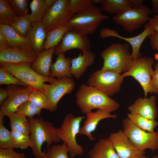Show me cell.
I'll list each match as a JSON object with an SVG mask.
<instances>
[{"label": "cell", "mask_w": 158, "mask_h": 158, "mask_svg": "<svg viewBox=\"0 0 158 158\" xmlns=\"http://www.w3.org/2000/svg\"><path fill=\"white\" fill-rule=\"evenodd\" d=\"M76 104L83 114L97 109L109 113L117 110L120 104L109 96L95 88L83 84L76 95Z\"/></svg>", "instance_id": "6da1fadb"}, {"label": "cell", "mask_w": 158, "mask_h": 158, "mask_svg": "<svg viewBox=\"0 0 158 158\" xmlns=\"http://www.w3.org/2000/svg\"><path fill=\"white\" fill-rule=\"evenodd\" d=\"M30 127V147L35 158H44L46 150L42 151L43 144L46 142L47 147L53 143L61 142L56 128L50 122L42 118H28Z\"/></svg>", "instance_id": "7a4b0ae2"}, {"label": "cell", "mask_w": 158, "mask_h": 158, "mask_svg": "<svg viewBox=\"0 0 158 158\" xmlns=\"http://www.w3.org/2000/svg\"><path fill=\"white\" fill-rule=\"evenodd\" d=\"M100 55L104 60L101 70L111 71L119 74L128 71L134 60L129 46L125 43H113L102 51Z\"/></svg>", "instance_id": "3957f363"}, {"label": "cell", "mask_w": 158, "mask_h": 158, "mask_svg": "<svg viewBox=\"0 0 158 158\" xmlns=\"http://www.w3.org/2000/svg\"><path fill=\"white\" fill-rule=\"evenodd\" d=\"M102 8L92 3L85 10L74 14L66 25L82 34H92L102 22L110 18L102 14Z\"/></svg>", "instance_id": "277c9868"}, {"label": "cell", "mask_w": 158, "mask_h": 158, "mask_svg": "<svg viewBox=\"0 0 158 158\" xmlns=\"http://www.w3.org/2000/svg\"><path fill=\"white\" fill-rule=\"evenodd\" d=\"M85 117H75L71 113L68 114L65 116L61 127L56 128L60 138L68 148L72 158L81 155L84 152L83 147L77 143L76 138L79 134L80 123Z\"/></svg>", "instance_id": "5b68a950"}, {"label": "cell", "mask_w": 158, "mask_h": 158, "mask_svg": "<svg viewBox=\"0 0 158 158\" xmlns=\"http://www.w3.org/2000/svg\"><path fill=\"white\" fill-rule=\"evenodd\" d=\"M0 68H2L16 77L27 87L44 93L43 85L44 83H52L56 79L54 78L45 77L41 75L33 70L30 66L0 63Z\"/></svg>", "instance_id": "8992f818"}, {"label": "cell", "mask_w": 158, "mask_h": 158, "mask_svg": "<svg viewBox=\"0 0 158 158\" xmlns=\"http://www.w3.org/2000/svg\"><path fill=\"white\" fill-rule=\"evenodd\" d=\"M123 131L134 146L140 151L158 149V132H149L138 128L127 117L122 120Z\"/></svg>", "instance_id": "52a82bcc"}, {"label": "cell", "mask_w": 158, "mask_h": 158, "mask_svg": "<svg viewBox=\"0 0 158 158\" xmlns=\"http://www.w3.org/2000/svg\"><path fill=\"white\" fill-rule=\"evenodd\" d=\"M154 60L150 57H139L133 60L130 69L122 75L124 78L132 76L138 81L143 89L145 97H146L149 92L158 93V91L153 87L151 82L153 71L152 66Z\"/></svg>", "instance_id": "ba28073f"}, {"label": "cell", "mask_w": 158, "mask_h": 158, "mask_svg": "<svg viewBox=\"0 0 158 158\" xmlns=\"http://www.w3.org/2000/svg\"><path fill=\"white\" fill-rule=\"evenodd\" d=\"M124 78L114 71L101 69L93 72L87 83L108 96H112L119 91Z\"/></svg>", "instance_id": "9c48e42d"}, {"label": "cell", "mask_w": 158, "mask_h": 158, "mask_svg": "<svg viewBox=\"0 0 158 158\" xmlns=\"http://www.w3.org/2000/svg\"><path fill=\"white\" fill-rule=\"evenodd\" d=\"M152 11L146 5L141 4L115 15L113 22L121 25L125 30L132 32L149 20V15Z\"/></svg>", "instance_id": "30bf717a"}, {"label": "cell", "mask_w": 158, "mask_h": 158, "mask_svg": "<svg viewBox=\"0 0 158 158\" xmlns=\"http://www.w3.org/2000/svg\"><path fill=\"white\" fill-rule=\"evenodd\" d=\"M74 14L68 0H56L45 13L41 23L47 32L66 25Z\"/></svg>", "instance_id": "8fae6325"}, {"label": "cell", "mask_w": 158, "mask_h": 158, "mask_svg": "<svg viewBox=\"0 0 158 158\" xmlns=\"http://www.w3.org/2000/svg\"><path fill=\"white\" fill-rule=\"evenodd\" d=\"M7 97L0 104V111L8 117L16 112L23 103L29 100V95L33 90L28 87H24L16 85H8L6 88Z\"/></svg>", "instance_id": "7c38bea8"}, {"label": "cell", "mask_w": 158, "mask_h": 158, "mask_svg": "<svg viewBox=\"0 0 158 158\" xmlns=\"http://www.w3.org/2000/svg\"><path fill=\"white\" fill-rule=\"evenodd\" d=\"M75 86V81L72 78H57L50 84H44V93L54 111L58 109L57 104L61 99L65 95L71 93Z\"/></svg>", "instance_id": "4fadbf2b"}, {"label": "cell", "mask_w": 158, "mask_h": 158, "mask_svg": "<svg viewBox=\"0 0 158 158\" xmlns=\"http://www.w3.org/2000/svg\"><path fill=\"white\" fill-rule=\"evenodd\" d=\"M37 55L32 48H0V63L30 66Z\"/></svg>", "instance_id": "5bb4252c"}, {"label": "cell", "mask_w": 158, "mask_h": 158, "mask_svg": "<svg viewBox=\"0 0 158 158\" xmlns=\"http://www.w3.org/2000/svg\"><path fill=\"white\" fill-rule=\"evenodd\" d=\"M90 40L87 35L82 34L71 29L64 35L60 44L55 48L54 53L56 55L64 54L73 49H78L83 53L90 50Z\"/></svg>", "instance_id": "9a60e30c"}, {"label": "cell", "mask_w": 158, "mask_h": 158, "mask_svg": "<svg viewBox=\"0 0 158 158\" xmlns=\"http://www.w3.org/2000/svg\"><path fill=\"white\" fill-rule=\"evenodd\" d=\"M144 30L139 35L131 37H126L120 35L116 31L108 28L102 29L100 32V35L102 39L113 37L125 40L130 43L132 46L131 53L133 60L141 56L140 49L141 46L146 38L154 31L152 27L149 23L144 25Z\"/></svg>", "instance_id": "2e32d148"}, {"label": "cell", "mask_w": 158, "mask_h": 158, "mask_svg": "<svg viewBox=\"0 0 158 158\" xmlns=\"http://www.w3.org/2000/svg\"><path fill=\"white\" fill-rule=\"evenodd\" d=\"M120 158H132L145 154L136 148L122 130L111 133L108 138Z\"/></svg>", "instance_id": "e0dca14e"}, {"label": "cell", "mask_w": 158, "mask_h": 158, "mask_svg": "<svg viewBox=\"0 0 158 158\" xmlns=\"http://www.w3.org/2000/svg\"><path fill=\"white\" fill-rule=\"evenodd\" d=\"M156 97L152 96L147 98L139 97L129 106L130 113L138 115L149 119L155 120L157 116Z\"/></svg>", "instance_id": "ac0fdd59"}, {"label": "cell", "mask_w": 158, "mask_h": 158, "mask_svg": "<svg viewBox=\"0 0 158 158\" xmlns=\"http://www.w3.org/2000/svg\"><path fill=\"white\" fill-rule=\"evenodd\" d=\"M86 114V119L80 128L79 134L86 136L90 141L96 140V138L91 133L95 130L100 121L107 118L116 119L117 117L116 114H111V113L100 109H97L94 112H90Z\"/></svg>", "instance_id": "d6986e66"}, {"label": "cell", "mask_w": 158, "mask_h": 158, "mask_svg": "<svg viewBox=\"0 0 158 158\" xmlns=\"http://www.w3.org/2000/svg\"><path fill=\"white\" fill-rule=\"evenodd\" d=\"M80 53L77 57L72 59L71 73L77 80L86 71L87 68L92 65L94 62L95 55L90 50Z\"/></svg>", "instance_id": "ffe728a7"}, {"label": "cell", "mask_w": 158, "mask_h": 158, "mask_svg": "<svg viewBox=\"0 0 158 158\" xmlns=\"http://www.w3.org/2000/svg\"><path fill=\"white\" fill-rule=\"evenodd\" d=\"M47 32L41 22L32 23L25 37L38 54L42 51Z\"/></svg>", "instance_id": "44dd1931"}, {"label": "cell", "mask_w": 158, "mask_h": 158, "mask_svg": "<svg viewBox=\"0 0 158 158\" xmlns=\"http://www.w3.org/2000/svg\"><path fill=\"white\" fill-rule=\"evenodd\" d=\"M55 48L45 49L38 54L36 60L30 65L32 68L40 75L50 77V68Z\"/></svg>", "instance_id": "7402d4cb"}, {"label": "cell", "mask_w": 158, "mask_h": 158, "mask_svg": "<svg viewBox=\"0 0 158 158\" xmlns=\"http://www.w3.org/2000/svg\"><path fill=\"white\" fill-rule=\"evenodd\" d=\"M90 158H120L110 140L101 138L88 152Z\"/></svg>", "instance_id": "603a6c76"}, {"label": "cell", "mask_w": 158, "mask_h": 158, "mask_svg": "<svg viewBox=\"0 0 158 158\" xmlns=\"http://www.w3.org/2000/svg\"><path fill=\"white\" fill-rule=\"evenodd\" d=\"M143 1V0H103L102 9L104 12L116 15L142 4Z\"/></svg>", "instance_id": "cb8c5ba5"}, {"label": "cell", "mask_w": 158, "mask_h": 158, "mask_svg": "<svg viewBox=\"0 0 158 158\" xmlns=\"http://www.w3.org/2000/svg\"><path fill=\"white\" fill-rule=\"evenodd\" d=\"M57 55L56 61L51 65L50 77L72 78L73 75L71 73L72 59L66 57L62 53Z\"/></svg>", "instance_id": "d4e9b609"}, {"label": "cell", "mask_w": 158, "mask_h": 158, "mask_svg": "<svg viewBox=\"0 0 158 158\" xmlns=\"http://www.w3.org/2000/svg\"><path fill=\"white\" fill-rule=\"evenodd\" d=\"M0 32L12 48H32L27 38L19 34L10 26L0 24Z\"/></svg>", "instance_id": "484cf974"}, {"label": "cell", "mask_w": 158, "mask_h": 158, "mask_svg": "<svg viewBox=\"0 0 158 158\" xmlns=\"http://www.w3.org/2000/svg\"><path fill=\"white\" fill-rule=\"evenodd\" d=\"M56 0H33L30 4L31 13L27 15L32 23L41 22L45 14Z\"/></svg>", "instance_id": "4316f807"}, {"label": "cell", "mask_w": 158, "mask_h": 158, "mask_svg": "<svg viewBox=\"0 0 158 158\" xmlns=\"http://www.w3.org/2000/svg\"><path fill=\"white\" fill-rule=\"evenodd\" d=\"M71 28L65 25L47 32L43 46V49L57 46L61 42L65 34Z\"/></svg>", "instance_id": "83f0119b"}, {"label": "cell", "mask_w": 158, "mask_h": 158, "mask_svg": "<svg viewBox=\"0 0 158 158\" xmlns=\"http://www.w3.org/2000/svg\"><path fill=\"white\" fill-rule=\"evenodd\" d=\"M10 126L11 130L18 131L29 135L30 133V127L29 121L26 117L15 112L9 116Z\"/></svg>", "instance_id": "f1b7e54d"}, {"label": "cell", "mask_w": 158, "mask_h": 158, "mask_svg": "<svg viewBox=\"0 0 158 158\" xmlns=\"http://www.w3.org/2000/svg\"><path fill=\"white\" fill-rule=\"evenodd\" d=\"M18 17L8 0H0V24L11 26Z\"/></svg>", "instance_id": "f546056e"}, {"label": "cell", "mask_w": 158, "mask_h": 158, "mask_svg": "<svg viewBox=\"0 0 158 158\" xmlns=\"http://www.w3.org/2000/svg\"><path fill=\"white\" fill-rule=\"evenodd\" d=\"M127 116L129 119L137 126L148 132H154L155 128L158 126V122L155 120L149 119L130 113L128 114Z\"/></svg>", "instance_id": "4dcf8cb0"}, {"label": "cell", "mask_w": 158, "mask_h": 158, "mask_svg": "<svg viewBox=\"0 0 158 158\" xmlns=\"http://www.w3.org/2000/svg\"><path fill=\"white\" fill-rule=\"evenodd\" d=\"M13 148L26 149L31 145L30 136L18 131L11 130Z\"/></svg>", "instance_id": "1f68e13d"}, {"label": "cell", "mask_w": 158, "mask_h": 158, "mask_svg": "<svg viewBox=\"0 0 158 158\" xmlns=\"http://www.w3.org/2000/svg\"><path fill=\"white\" fill-rule=\"evenodd\" d=\"M29 100L38 107L54 111L46 95L40 91L33 90L29 95Z\"/></svg>", "instance_id": "d6a6232c"}, {"label": "cell", "mask_w": 158, "mask_h": 158, "mask_svg": "<svg viewBox=\"0 0 158 158\" xmlns=\"http://www.w3.org/2000/svg\"><path fill=\"white\" fill-rule=\"evenodd\" d=\"M5 115L0 111V148H12L11 131L8 130L4 125Z\"/></svg>", "instance_id": "836d02e7"}, {"label": "cell", "mask_w": 158, "mask_h": 158, "mask_svg": "<svg viewBox=\"0 0 158 158\" xmlns=\"http://www.w3.org/2000/svg\"><path fill=\"white\" fill-rule=\"evenodd\" d=\"M27 15L18 17L11 26L19 34L25 37L26 36L32 23Z\"/></svg>", "instance_id": "e575fe53"}, {"label": "cell", "mask_w": 158, "mask_h": 158, "mask_svg": "<svg viewBox=\"0 0 158 158\" xmlns=\"http://www.w3.org/2000/svg\"><path fill=\"white\" fill-rule=\"evenodd\" d=\"M42 109L32 104L28 100L21 104L16 112L27 117L28 118H32L35 115L40 116Z\"/></svg>", "instance_id": "d590c367"}, {"label": "cell", "mask_w": 158, "mask_h": 158, "mask_svg": "<svg viewBox=\"0 0 158 158\" xmlns=\"http://www.w3.org/2000/svg\"><path fill=\"white\" fill-rule=\"evenodd\" d=\"M47 148L48 158H69L68 150L63 144L52 145Z\"/></svg>", "instance_id": "8d00e7d4"}, {"label": "cell", "mask_w": 158, "mask_h": 158, "mask_svg": "<svg viewBox=\"0 0 158 158\" xmlns=\"http://www.w3.org/2000/svg\"><path fill=\"white\" fill-rule=\"evenodd\" d=\"M13 11L18 17L27 15L28 14V0H8Z\"/></svg>", "instance_id": "74e56055"}, {"label": "cell", "mask_w": 158, "mask_h": 158, "mask_svg": "<svg viewBox=\"0 0 158 158\" xmlns=\"http://www.w3.org/2000/svg\"><path fill=\"white\" fill-rule=\"evenodd\" d=\"M0 85H16L27 87L19 79L1 68H0Z\"/></svg>", "instance_id": "f35d334b"}, {"label": "cell", "mask_w": 158, "mask_h": 158, "mask_svg": "<svg viewBox=\"0 0 158 158\" xmlns=\"http://www.w3.org/2000/svg\"><path fill=\"white\" fill-rule=\"evenodd\" d=\"M92 3L91 0H68L69 7L74 14L85 10Z\"/></svg>", "instance_id": "ab89813d"}, {"label": "cell", "mask_w": 158, "mask_h": 158, "mask_svg": "<svg viewBox=\"0 0 158 158\" xmlns=\"http://www.w3.org/2000/svg\"><path fill=\"white\" fill-rule=\"evenodd\" d=\"M0 158H28L24 154L16 152L13 149L0 148Z\"/></svg>", "instance_id": "60d3db41"}, {"label": "cell", "mask_w": 158, "mask_h": 158, "mask_svg": "<svg viewBox=\"0 0 158 158\" xmlns=\"http://www.w3.org/2000/svg\"><path fill=\"white\" fill-rule=\"evenodd\" d=\"M150 44L153 50H158V32L154 31L148 36Z\"/></svg>", "instance_id": "b9f144b4"}, {"label": "cell", "mask_w": 158, "mask_h": 158, "mask_svg": "<svg viewBox=\"0 0 158 158\" xmlns=\"http://www.w3.org/2000/svg\"><path fill=\"white\" fill-rule=\"evenodd\" d=\"M154 69L152 74V84L153 87L158 91V63L154 65Z\"/></svg>", "instance_id": "7bdbcfd3"}, {"label": "cell", "mask_w": 158, "mask_h": 158, "mask_svg": "<svg viewBox=\"0 0 158 158\" xmlns=\"http://www.w3.org/2000/svg\"><path fill=\"white\" fill-rule=\"evenodd\" d=\"M11 47L8 43L4 36L0 32V48L6 49Z\"/></svg>", "instance_id": "ee69618b"}, {"label": "cell", "mask_w": 158, "mask_h": 158, "mask_svg": "<svg viewBox=\"0 0 158 158\" xmlns=\"http://www.w3.org/2000/svg\"><path fill=\"white\" fill-rule=\"evenodd\" d=\"M149 23L152 27L154 30L158 32V18L155 17L150 18Z\"/></svg>", "instance_id": "f6af8a7d"}, {"label": "cell", "mask_w": 158, "mask_h": 158, "mask_svg": "<svg viewBox=\"0 0 158 158\" xmlns=\"http://www.w3.org/2000/svg\"><path fill=\"white\" fill-rule=\"evenodd\" d=\"M8 92L5 88L0 87V104L8 97Z\"/></svg>", "instance_id": "bcb514c9"}, {"label": "cell", "mask_w": 158, "mask_h": 158, "mask_svg": "<svg viewBox=\"0 0 158 158\" xmlns=\"http://www.w3.org/2000/svg\"><path fill=\"white\" fill-rule=\"evenodd\" d=\"M152 12L158 13V0H152L151 1Z\"/></svg>", "instance_id": "7dc6e473"}, {"label": "cell", "mask_w": 158, "mask_h": 158, "mask_svg": "<svg viewBox=\"0 0 158 158\" xmlns=\"http://www.w3.org/2000/svg\"><path fill=\"white\" fill-rule=\"evenodd\" d=\"M92 3H95L96 4H102L103 0H91Z\"/></svg>", "instance_id": "c3c4849f"}, {"label": "cell", "mask_w": 158, "mask_h": 158, "mask_svg": "<svg viewBox=\"0 0 158 158\" xmlns=\"http://www.w3.org/2000/svg\"><path fill=\"white\" fill-rule=\"evenodd\" d=\"M154 58L156 60H158V52L157 53L155 54Z\"/></svg>", "instance_id": "681fc988"}, {"label": "cell", "mask_w": 158, "mask_h": 158, "mask_svg": "<svg viewBox=\"0 0 158 158\" xmlns=\"http://www.w3.org/2000/svg\"><path fill=\"white\" fill-rule=\"evenodd\" d=\"M139 158H147L145 157L144 156V155L140 156Z\"/></svg>", "instance_id": "f907efd6"}, {"label": "cell", "mask_w": 158, "mask_h": 158, "mask_svg": "<svg viewBox=\"0 0 158 158\" xmlns=\"http://www.w3.org/2000/svg\"><path fill=\"white\" fill-rule=\"evenodd\" d=\"M44 158H48L47 154V152H46Z\"/></svg>", "instance_id": "816d5d0a"}, {"label": "cell", "mask_w": 158, "mask_h": 158, "mask_svg": "<svg viewBox=\"0 0 158 158\" xmlns=\"http://www.w3.org/2000/svg\"><path fill=\"white\" fill-rule=\"evenodd\" d=\"M153 158H158V156L155 155L153 157Z\"/></svg>", "instance_id": "f5cc1de1"}, {"label": "cell", "mask_w": 158, "mask_h": 158, "mask_svg": "<svg viewBox=\"0 0 158 158\" xmlns=\"http://www.w3.org/2000/svg\"><path fill=\"white\" fill-rule=\"evenodd\" d=\"M154 17L158 18V15H155Z\"/></svg>", "instance_id": "db71d44e"}, {"label": "cell", "mask_w": 158, "mask_h": 158, "mask_svg": "<svg viewBox=\"0 0 158 158\" xmlns=\"http://www.w3.org/2000/svg\"><path fill=\"white\" fill-rule=\"evenodd\" d=\"M140 156H137V157H134L133 158H139V157Z\"/></svg>", "instance_id": "11a10c76"}]
</instances>
